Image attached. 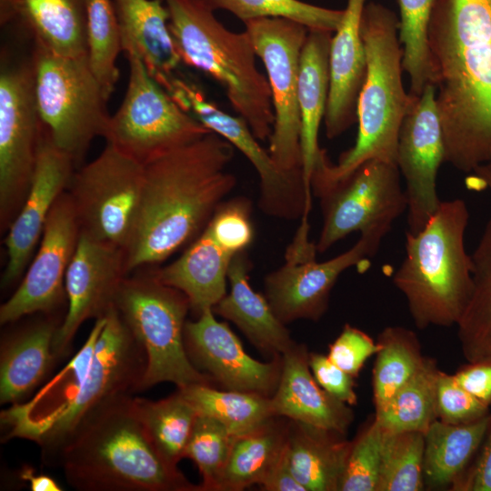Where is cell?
<instances>
[{
  "label": "cell",
  "instance_id": "6da1fadb",
  "mask_svg": "<svg viewBox=\"0 0 491 491\" xmlns=\"http://www.w3.org/2000/svg\"><path fill=\"white\" fill-rule=\"evenodd\" d=\"M428 45L445 162L491 163V0H436Z\"/></svg>",
  "mask_w": 491,
  "mask_h": 491
},
{
  "label": "cell",
  "instance_id": "7a4b0ae2",
  "mask_svg": "<svg viewBox=\"0 0 491 491\" xmlns=\"http://www.w3.org/2000/svg\"><path fill=\"white\" fill-rule=\"evenodd\" d=\"M235 147L215 132L145 165L139 212L125 249L127 273L159 264L205 229L234 190Z\"/></svg>",
  "mask_w": 491,
  "mask_h": 491
},
{
  "label": "cell",
  "instance_id": "3957f363",
  "mask_svg": "<svg viewBox=\"0 0 491 491\" xmlns=\"http://www.w3.org/2000/svg\"><path fill=\"white\" fill-rule=\"evenodd\" d=\"M54 466L81 491H199L156 451L130 394L90 411L61 447Z\"/></svg>",
  "mask_w": 491,
  "mask_h": 491
},
{
  "label": "cell",
  "instance_id": "277c9868",
  "mask_svg": "<svg viewBox=\"0 0 491 491\" xmlns=\"http://www.w3.org/2000/svg\"><path fill=\"white\" fill-rule=\"evenodd\" d=\"M398 25L395 12L379 3L366 4L360 34L366 73L357 101L356 144L340 155L336 165L330 163L324 150L313 170L311 187L335 182L370 159L396 165L398 133L412 100L402 83Z\"/></svg>",
  "mask_w": 491,
  "mask_h": 491
},
{
  "label": "cell",
  "instance_id": "5b68a950",
  "mask_svg": "<svg viewBox=\"0 0 491 491\" xmlns=\"http://www.w3.org/2000/svg\"><path fill=\"white\" fill-rule=\"evenodd\" d=\"M465 201H441L419 232L406 233V256L393 282L418 329L456 326L473 292V262L465 247Z\"/></svg>",
  "mask_w": 491,
  "mask_h": 491
},
{
  "label": "cell",
  "instance_id": "8992f818",
  "mask_svg": "<svg viewBox=\"0 0 491 491\" xmlns=\"http://www.w3.org/2000/svg\"><path fill=\"white\" fill-rule=\"evenodd\" d=\"M164 1L181 62L216 81L254 135L268 140L275 121L271 90L267 76L256 66L249 34L227 29L199 0Z\"/></svg>",
  "mask_w": 491,
  "mask_h": 491
},
{
  "label": "cell",
  "instance_id": "52a82bcc",
  "mask_svg": "<svg viewBox=\"0 0 491 491\" xmlns=\"http://www.w3.org/2000/svg\"><path fill=\"white\" fill-rule=\"evenodd\" d=\"M115 306L145 354L140 391L162 382L174 383L177 388L212 386V379L192 364L186 352L185 326L190 303L184 293L162 283L153 270L126 276Z\"/></svg>",
  "mask_w": 491,
  "mask_h": 491
},
{
  "label": "cell",
  "instance_id": "ba28073f",
  "mask_svg": "<svg viewBox=\"0 0 491 491\" xmlns=\"http://www.w3.org/2000/svg\"><path fill=\"white\" fill-rule=\"evenodd\" d=\"M30 61L43 129L76 165L95 137L105 136L111 116L108 99L87 55L65 56L34 45Z\"/></svg>",
  "mask_w": 491,
  "mask_h": 491
},
{
  "label": "cell",
  "instance_id": "9c48e42d",
  "mask_svg": "<svg viewBox=\"0 0 491 491\" xmlns=\"http://www.w3.org/2000/svg\"><path fill=\"white\" fill-rule=\"evenodd\" d=\"M95 344L88 372L73 402L28 439L41 448L42 460L55 466L58 453L81 420L107 399L140 391L146 366L145 354L115 306Z\"/></svg>",
  "mask_w": 491,
  "mask_h": 491
},
{
  "label": "cell",
  "instance_id": "30bf717a",
  "mask_svg": "<svg viewBox=\"0 0 491 491\" xmlns=\"http://www.w3.org/2000/svg\"><path fill=\"white\" fill-rule=\"evenodd\" d=\"M308 215L302 216L286 248L284 264L265 278V296L284 324L298 319L319 320L327 309L331 290L339 276L354 266L368 263L391 229L380 226L361 232L348 250L318 262L316 243L309 239Z\"/></svg>",
  "mask_w": 491,
  "mask_h": 491
},
{
  "label": "cell",
  "instance_id": "8fae6325",
  "mask_svg": "<svg viewBox=\"0 0 491 491\" xmlns=\"http://www.w3.org/2000/svg\"><path fill=\"white\" fill-rule=\"evenodd\" d=\"M125 56L128 83L121 105L110 116L106 143L145 165L158 155L211 132L171 97L137 55Z\"/></svg>",
  "mask_w": 491,
  "mask_h": 491
},
{
  "label": "cell",
  "instance_id": "7c38bea8",
  "mask_svg": "<svg viewBox=\"0 0 491 491\" xmlns=\"http://www.w3.org/2000/svg\"><path fill=\"white\" fill-rule=\"evenodd\" d=\"M144 175V165L109 143L74 172L66 191L80 232L125 250L139 212Z\"/></svg>",
  "mask_w": 491,
  "mask_h": 491
},
{
  "label": "cell",
  "instance_id": "4fadbf2b",
  "mask_svg": "<svg viewBox=\"0 0 491 491\" xmlns=\"http://www.w3.org/2000/svg\"><path fill=\"white\" fill-rule=\"evenodd\" d=\"M244 24L265 65L271 90L275 121L268 152L282 170L302 172L297 91L301 53L309 29L284 17Z\"/></svg>",
  "mask_w": 491,
  "mask_h": 491
},
{
  "label": "cell",
  "instance_id": "5bb4252c",
  "mask_svg": "<svg viewBox=\"0 0 491 491\" xmlns=\"http://www.w3.org/2000/svg\"><path fill=\"white\" fill-rule=\"evenodd\" d=\"M311 189L320 199L323 215L316 243L319 254L353 232L391 228L407 209L397 166L378 159L367 160L347 175Z\"/></svg>",
  "mask_w": 491,
  "mask_h": 491
},
{
  "label": "cell",
  "instance_id": "9a60e30c",
  "mask_svg": "<svg viewBox=\"0 0 491 491\" xmlns=\"http://www.w3.org/2000/svg\"><path fill=\"white\" fill-rule=\"evenodd\" d=\"M43 126L31 61L2 65L0 73V224L6 230L34 175Z\"/></svg>",
  "mask_w": 491,
  "mask_h": 491
},
{
  "label": "cell",
  "instance_id": "2e32d148",
  "mask_svg": "<svg viewBox=\"0 0 491 491\" xmlns=\"http://www.w3.org/2000/svg\"><path fill=\"white\" fill-rule=\"evenodd\" d=\"M165 91L184 110L248 159L259 177L258 205L265 214L286 220L301 219L310 214L312 195L306 188L302 172L282 170L245 120L222 110L196 85L178 75L170 81Z\"/></svg>",
  "mask_w": 491,
  "mask_h": 491
},
{
  "label": "cell",
  "instance_id": "e0dca14e",
  "mask_svg": "<svg viewBox=\"0 0 491 491\" xmlns=\"http://www.w3.org/2000/svg\"><path fill=\"white\" fill-rule=\"evenodd\" d=\"M436 95L433 84L419 96L411 95L397 138L396 163L406 182L408 231L413 234L423 229L441 203L436 176L445 162V145Z\"/></svg>",
  "mask_w": 491,
  "mask_h": 491
},
{
  "label": "cell",
  "instance_id": "ac0fdd59",
  "mask_svg": "<svg viewBox=\"0 0 491 491\" xmlns=\"http://www.w3.org/2000/svg\"><path fill=\"white\" fill-rule=\"evenodd\" d=\"M80 235L67 191L56 200L46 219L39 246L13 295L1 305V325L35 314H53L65 294V275Z\"/></svg>",
  "mask_w": 491,
  "mask_h": 491
},
{
  "label": "cell",
  "instance_id": "d6986e66",
  "mask_svg": "<svg viewBox=\"0 0 491 491\" xmlns=\"http://www.w3.org/2000/svg\"><path fill=\"white\" fill-rule=\"evenodd\" d=\"M127 274L124 248L80 232L65 275L67 310L54 341L57 359L69 354L73 339L84 322L104 316L115 306L118 289Z\"/></svg>",
  "mask_w": 491,
  "mask_h": 491
},
{
  "label": "cell",
  "instance_id": "ffe728a7",
  "mask_svg": "<svg viewBox=\"0 0 491 491\" xmlns=\"http://www.w3.org/2000/svg\"><path fill=\"white\" fill-rule=\"evenodd\" d=\"M212 308L195 321H186L185 344L192 364L225 390L271 397L281 376L282 356L271 362L250 356L226 323L215 319Z\"/></svg>",
  "mask_w": 491,
  "mask_h": 491
},
{
  "label": "cell",
  "instance_id": "44dd1931",
  "mask_svg": "<svg viewBox=\"0 0 491 491\" xmlns=\"http://www.w3.org/2000/svg\"><path fill=\"white\" fill-rule=\"evenodd\" d=\"M75 165L73 158L56 147L43 129L29 190L4 240L7 263L2 286L12 285L27 268L48 215L58 197L67 190Z\"/></svg>",
  "mask_w": 491,
  "mask_h": 491
},
{
  "label": "cell",
  "instance_id": "7402d4cb",
  "mask_svg": "<svg viewBox=\"0 0 491 491\" xmlns=\"http://www.w3.org/2000/svg\"><path fill=\"white\" fill-rule=\"evenodd\" d=\"M366 0H347L343 19L330 46V87L324 117L329 139L341 135L357 121V101L366 73L360 34Z\"/></svg>",
  "mask_w": 491,
  "mask_h": 491
},
{
  "label": "cell",
  "instance_id": "603a6c76",
  "mask_svg": "<svg viewBox=\"0 0 491 491\" xmlns=\"http://www.w3.org/2000/svg\"><path fill=\"white\" fill-rule=\"evenodd\" d=\"M271 402L276 416L345 435L355 417L349 405L319 386L309 366V352L296 343L282 355L280 380Z\"/></svg>",
  "mask_w": 491,
  "mask_h": 491
},
{
  "label": "cell",
  "instance_id": "cb8c5ba5",
  "mask_svg": "<svg viewBox=\"0 0 491 491\" xmlns=\"http://www.w3.org/2000/svg\"><path fill=\"white\" fill-rule=\"evenodd\" d=\"M88 0H0V25L55 54L87 55Z\"/></svg>",
  "mask_w": 491,
  "mask_h": 491
},
{
  "label": "cell",
  "instance_id": "d4e9b609",
  "mask_svg": "<svg viewBox=\"0 0 491 491\" xmlns=\"http://www.w3.org/2000/svg\"><path fill=\"white\" fill-rule=\"evenodd\" d=\"M53 314L28 321L1 341L0 402L24 403L45 380L57 360L54 341L61 324Z\"/></svg>",
  "mask_w": 491,
  "mask_h": 491
},
{
  "label": "cell",
  "instance_id": "484cf974",
  "mask_svg": "<svg viewBox=\"0 0 491 491\" xmlns=\"http://www.w3.org/2000/svg\"><path fill=\"white\" fill-rule=\"evenodd\" d=\"M122 52L135 54L165 89L182 63L170 29L164 0H113Z\"/></svg>",
  "mask_w": 491,
  "mask_h": 491
},
{
  "label": "cell",
  "instance_id": "4316f807",
  "mask_svg": "<svg viewBox=\"0 0 491 491\" xmlns=\"http://www.w3.org/2000/svg\"><path fill=\"white\" fill-rule=\"evenodd\" d=\"M252 263L246 250L235 254L230 263V292L213 308L214 313L234 323L257 350L279 356L293 346L288 329L274 313L266 297L249 284Z\"/></svg>",
  "mask_w": 491,
  "mask_h": 491
},
{
  "label": "cell",
  "instance_id": "83f0119b",
  "mask_svg": "<svg viewBox=\"0 0 491 491\" xmlns=\"http://www.w3.org/2000/svg\"><path fill=\"white\" fill-rule=\"evenodd\" d=\"M332 32L309 29L301 53L298 77L300 148L302 174L307 192L315 165L323 151L318 131L325 117L330 87V46Z\"/></svg>",
  "mask_w": 491,
  "mask_h": 491
},
{
  "label": "cell",
  "instance_id": "f1b7e54d",
  "mask_svg": "<svg viewBox=\"0 0 491 491\" xmlns=\"http://www.w3.org/2000/svg\"><path fill=\"white\" fill-rule=\"evenodd\" d=\"M105 323V316L95 319L86 340L55 377L42 387L31 400L11 406L1 413L5 437H28L53 419L75 398L88 372L96 341Z\"/></svg>",
  "mask_w": 491,
  "mask_h": 491
},
{
  "label": "cell",
  "instance_id": "f546056e",
  "mask_svg": "<svg viewBox=\"0 0 491 491\" xmlns=\"http://www.w3.org/2000/svg\"><path fill=\"white\" fill-rule=\"evenodd\" d=\"M233 256L205 228L176 260L154 273L162 283L184 293L198 316L226 295Z\"/></svg>",
  "mask_w": 491,
  "mask_h": 491
},
{
  "label": "cell",
  "instance_id": "4dcf8cb0",
  "mask_svg": "<svg viewBox=\"0 0 491 491\" xmlns=\"http://www.w3.org/2000/svg\"><path fill=\"white\" fill-rule=\"evenodd\" d=\"M290 421L286 451L294 476L306 491H338L352 441L334 430Z\"/></svg>",
  "mask_w": 491,
  "mask_h": 491
},
{
  "label": "cell",
  "instance_id": "1f68e13d",
  "mask_svg": "<svg viewBox=\"0 0 491 491\" xmlns=\"http://www.w3.org/2000/svg\"><path fill=\"white\" fill-rule=\"evenodd\" d=\"M490 419L491 413L470 424L433 422L425 434V487L452 489L476 456Z\"/></svg>",
  "mask_w": 491,
  "mask_h": 491
},
{
  "label": "cell",
  "instance_id": "d6a6232c",
  "mask_svg": "<svg viewBox=\"0 0 491 491\" xmlns=\"http://www.w3.org/2000/svg\"><path fill=\"white\" fill-rule=\"evenodd\" d=\"M277 417L235 437L214 491H240L259 485L286 445L289 423Z\"/></svg>",
  "mask_w": 491,
  "mask_h": 491
},
{
  "label": "cell",
  "instance_id": "836d02e7",
  "mask_svg": "<svg viewBox=\"0 0 491 491\" xmlns=\"http://www.w3.org/2000/svg\"><path fill=\"white\" fill-rule=\"evenodd\" d=\"M471 257L473 292L456 325L461 351L467 363L491 356V218Z\"/></svg>",
  "mask_w": 491,
  "mask_h": 491
},
{
  "label": "cell",
  "instance_id": "e575fe53",
  "mask_svg": "<svg viewBox=\"0 0 491 491\" xmlns=\"http://www.w3.org/2000/svg\"><path fill=\"white\" fill-rule=\"evenodd\" d=\"M440 369L426 357L420 370L386 403L376 407L374 419L386 432L426 434L436 415V385Z\"/></svg>",
  "mask_w": 491,
  "mask_h": 491
},
{
  "label": "cell",
  "instance_id": "d590c367",
  "mask_svg": "<svg viewBox=\"0 0 491 491\" xmlns=\"http://www.w3.org/2000/svg\"><path fill=\"white\" fill-rule=\"evenodd\" d=\"M135 412L156 451L173 466L185 451L198 413L177 389L173 395L150 400L133 396Z\"/></svg>",
  "mask_w": 491,
  "mask_h": 491
},
{
  "label": "cell",
  "instance_id": "8d00e7d4",
  "mask_svg": "<svg viewBox=\"0 0 491 491\" xmlns=\"http://www.w3.org/2000/svg\"><path fill=\"white\" fill-rule=\"evenodd\" d=\"M177 389L198 415L217 420L235 436L276 416L271 397L260 394L218 390L208 385H193Z\"/></svg>",
  "mask_w": 491,
  "mask_h": 491
},
{
  "label": "cell",
  "instance_id": "74e56055",
  "mask_svg": "<svg viewBox=\"0 0 491 491\" xmlns=\"http://www.w3.org/2000/svg\"><path fill=\"white\" fill-rule=\"evenodd\" d=\"M373 368L375 406L386 403L423 366L426 357L416 335L403 326H387L378 336Z\"/></svg>",
  "mask_w": 491,
  "mask_h": 491
},
{
  "label": "cell",
  "instance_id": "f35d334b",
  "mask_svg": "<svg viewBox=\"0 0 491 491\" xmlns=\"http://www.w3.org/2000/svg\"><path fill=\"white\" fill-rule=\"evenodd\" d=\"M86 42L89 66L109 99L119 77L116 60L122 52L113 0L87 1Z\"/></svg>",
  "mask_w": 491,
  "mask_h": 491
},
{
  "label": "cell",
  "instance_id": "ab89813d",
  "mask_svg": "<svg viewBox=\"0 0 491 491\" xmlns=\"http://www.w3.org/2000/svg\"><path fill=\"white\" fill-rule=\"evenodd\" d=\"M435 3L436 0H398L402 67L410 77L408 94L414 96H419L427 85L433 84L428 28Z\"/></svg>",
  "mask_w": 491,
  "mask_h": 491
},
{
  "label": "cell",
  "instance_id": "60d3db41",
  "mask_svg": "<svg viewBox=\"0 0 491 491\" xmlns=\"http://www.w3.org/2000/svg\"><path fill=\"white\" fill-rule=\"evenodd\" d=\"M424 451L425 434L385 431L376 491L423 490Z\"/></svg>",
  "mask_w": 491,
  "mask_h": 491
},
{
  "label": "cell",
  "instance_id": "b9f144b4",
  "mask_svg": "<svg viewBox=\"0 0 491 491\" xmlns=\"http://www.w3.org/2000/svg\"><path fill=\"white\" fill-rule=\"evenodd\" d=\"M213 10H225L243 23L264 17H284L301 23L308 29L335 33L344 9H330L300 0H199Z\"/></svg>",
  "mask_w": 491,
  "mask_h": 491
},
{
  "label": "cell",
  "instance_id": "7bdbcfd3",
  "mask_svg": "<svg viewBox=\"0 0 491 491\" xmlns=\"http://www.w3.org/2000/svg\"><path fill=\"white\" fill-rule=\"evenodd\" d=\"M234 436L217 420L198 415L187 442L185 457L191 459L202 476L199 491H214L230 454Z\"/></svg>",
  "mask_w": 491,
  "mask_h": 491
},
{
  "label": "cell",
  "instance_id": "ee69618b",
  "mask_svg": "<svg viewBox=\"0 0 491 491\" xmlns=\"http://www.w3.org/2000/svg\"><path fill=\"white\" fill-rule=\"evenodd\" d=\"M384 437L373 418L352 441L338 491H376Z\"/></svg>",
  "mask_w": 491,
  "mask_h": 491
},
{
  "label": "cell",
  "instance_id": "f6af8a7d",
  "mask_svg": "<svg viewBox=\"0 0 491 491\" xmlns=\"http://www.w3.org/2000/svg\"><path fill=\"white\" fill-rule=\"evenodd\" d=\"M205 228L228 253L246 250L254 239L250 201L243 196L225 200Z\"/></svg>",
  "mask_w": 491,
  "mask_h": 491
},
{
  "label": "cell",
  "instance_id": "bcb514c9",
  "mask_svg": "<svg viewBox=\"0 0 491 491\" xmlns=\"http://www.w3.org/2000/svg\"><path fill=\"white\" fill-rule=\"evenodd\" d=\"M490 413V406L466 391L454 375L440 370L436 385L438 420L450 425H464L480 420Z\"/></svg>",
  "mask_w": 491,
  "mask_h": 491
},
{
  "label": "cell",
  "instance_id": "7dc6e473",
  "mask_svg": "<svg viewBox=\"0 0 491 491\" xmlns=\"http://www.w3.org/2000/svg\"><path fill=\"white\" fill-rule=\"evenodd\" d=\"M379 345L370 336L346 324L336 340L329 346L328 358L345 372L356 377L366 361L376 355Z\"/></svg>",
  "mask_w": 491,
  "mask_h": 491
},
{
  "label": "cell",
  "instance_id": "c3c4849f",
  "mask_svg": "<svg viewBox=\"0 0 491 491\" xmlns=\"http://www.w3.org/2000/svg\"><path fill=\"white\" fill-rule=\"evenodd\" d=\"M309 366L316 382L327 393L349 406L356 405L355 377L322 354L309 353Z\"/></svg>",
  "mask_w": 491,
  "mask_h": 491
},
{
  "label": "cell",
  "instance_id": "681fc988",
  "mask_svg": "<svg viewBox=\"0 0 491 491\" xmlns=\"http://www.w3.org/2000/svg\"><path fill=\"white\" fill-rule=\"evenodd\" d=\"M451 490L491 491V419L476 456Z\"/></svg>",
  "mask_w": 491,
  "mask_h": 491
},
{
  "label": "cell",
  "instance_id": "f907efd6",
  "mask_svg": "<svg viewBox=\"0 0 491 491\" xmlns=\"http://www.w3.org/2000/svg\"><path fill=\"white\" fill-rule=\"evenodd\" d=\"M454 376L466 391L491 406V356L467 363Z\"/></svg>",
  "mask_w": 491,
  "mask_h": 491
},
{
  "label": "cell",
  "instance_id": "816d5d0a",
  "mask_svg": "<svg viewBox=\"0 0 491 491\" xmlns=\"http://www.w3.org/2000/svg\"><path fill=\"white\" fill-rule=\"evenodd\" d=\"M259 486L262 490L266 491H306L291 471L286 445L281 456L261 480Z\"/></svg>",
  "mask_w": 491,
  "mask_h": 491
},
{
  "label": "cell",
  "instance_id": "f5cc1de1",
  "mask_svg": "<svg viewBox=\"0 0 491 491\" xmlns=\"http://www.w3.org/2000/svg\"><path fill=\"white\" fill-rule=\"evenodd\" d=\"M19 478L26 481L32 491H61L63 488L51 476L36 474L34 468L25 466L19 472Z\"/></svg>",
  "mask_w": 491,
  "mask_h": 491
},
{
  "label": "cell",
  "instance_id": "db71d44e",
  "mask_svg": "<svg viewBox=\"0 0 491 491\" xmlns=\"http://www.w3.org/2000/svg\"><path fill=\"white\" fill-rule=\"evenodd\" d=\"M466 185L471 190L491 191V163L476 167L466 178Z\"/></svg>",
  "mask_w": 491,
  "mask_h": 491
}]
</instances>
